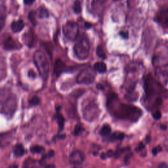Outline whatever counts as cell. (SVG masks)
<instances>
[{
    "label": "cell",
    "instance_id": "7c38bea8",
    "mask_svg": "<svg viewBox=\"0 0 168 168\" xmlns=\"http://www.w3.org/2000/svg\"><path fill=\"white\" fill-rule=\"evenodd\" d=\"M25 27L24 21L22 19H18L17 21H14L11 24V28L14 33H18L21 32Z\"/></svg>",
    "mask_w": 168,
    "mask_h": 168
},
{
    "label": "cell",
    "instance_id": "2e32d148",
    "mask_svg": "<svg viewBox=\"0 0 168 168\" xmlns=\"http://www.w3.org/2000/svg\"><path fill=\"white\" fill-rule=\"evenodd\" d=\"M25 153V149L22 144H18L13 148L14 156L17 158L22 156Z\"/></svg>",
    "mask_w": 168,
    "mask_h": 168
},
{
    "label": "cell",
    "instance_id": "ee69618b",
    "mask_svg": "<svg viewBox=\"0 0 168 168\" xmlns=\"http://www.w3.org/2000/svg\"><path fill=\"white\" fill-rule=\"evenodd\" d=\"M73 168H82V167H80V166H75Z\"/></svg>",
    "mask_w": 168,
    "mask_h": 168
},
{
    "label": "cell",
    "instance_id": "ab89813d",
    "mask_svg": "<svg viewBox=\"0 0 168 168\" xmlns=\"http://www.w3.org/2000/svg\"><path fill=\"white\" fill-rule=\"evenodd\" d=\"M85 27L86 28H89L91 27V24H90L89 22H86L85 23Z\"/></svg>",
    "mask_w": 168,
    "mask_h": 168
},
{
    "label": "cell",
    "instance_id": "603a6c76",
    "mask_svg": "<svg viewBox=\"0 0 168 168\" xmlns=\"http://www.w3.org/2000/svg\"><path fill=\"white\" fill-rule=\"evenodd\" d=\"M44 150H45V148L43 146H40V145H35L30 148L31 152L34 153V154L42 153L44 151Z\"/></svg>",
    "mask_w": 168,
    "mask_h": 168
},
{
    "label": "cell",
    "instance_id": "e0dca14e",
    "mask_svg": "<svg viewBox=\"0 0 168 168\" xmlns=\"http://www.w3.org/2000/svg\"><path fill=\"white\" fill-rule=\"evenodd\" d=\"M94 70L99 73L102 74L106 72V65L103 62H97L94 64Z\"/></svg>",
    "mask_w": 168,
    "mask_h": 168
},
{
    "label": "cell",
    "instance_id": "ac0fdd59",
    "mask_svg": "<svg viewBox=\"0 0 168 168\" xmlns=\"http://www.w3.org/2000/svg\"><path fill=\"white\" fill-rule=\"evenodd\" d=\"M56 118L58 122V125H59V132H60L63 130L64 126V118L63 117V116L59 111L57 112Z\"/></svg>",
    "mask_w": 168,
    "mask_h": 168
},
{
    "label": "cell",
    "instance_id": "4316f807",
    "mask_svg": "<svg viewBox=\"0 0 168 168\" xmlns=\"http://www.w3.org/2000/svg\"><path fill=\"white\" fill-rule=\"evenodd\" d=\"M83 130H84L83 127L80 124H77L74 127V135L75 136H77V135L81 134L83 131Z\"/></svg>",
    "mask_w": 168,
    "mask_h": 168
},
{
    "label": "cell",
    "instance_id": "30bf717a",
    "mask_svg": "<svg viewBox=\"0 0 168 168\" xmlns=\"http://www.w3.org/2000/svg\"><path fill=\"white\" fill-rule=\"evenodd\" d=\"M23 40L25 44L30 48L32 47L35 44V36L32 31L30 30L23 36Z\"/></svg>",
    "mask_w": 168,
    "mask_h": 168
},
{
    "label": "cell",
    "instance_id": "74e56055",
    "mask_svg": "<svg viewBox=\"0 0 168 168\" xmlns=\"http://www.w3.org/2000/svg\"><path fill=\"white\" fill-rule=\"evenodd\" d=\"M43 168H55V167L53 164H48V165H46Z\"/></svg>",
    "mask_w": 168,
    "mask_h": 168
},
{
    "label": "cell",
    "instance_id": "f546056e",
    "mask_svg": "<svg viewBox=\"0 0 168 168\" xmlns=\"http://www.w3.org/2000/svg\"><path fill=\"white\" fill-rule=\"evenodd\" d=\"M161 151V147L160 146H158L156 147H154L153 148V149H152V154L154 156H156V155L160 152Z\"/></svg>",
    "mask_w": 168,
    "mask_h": 168
},
{
    "label": "cell",
    "instance_id": "6da1fadb",
    "mask_svg": "<svg viewBox=\"0 0 168 168\" xmlns=\"http://www.w3.org/2000/svg\"><path fill=\"white\" fill-rule=\"evenodd\" d=\"M34 62L42 78L46 81L49 73V63L46 55L42 50H37L34 54Z\"/></svg>",
    "mask_w": 168,
    "mask_h": 168
},
{
    "label": "cell",
    "instance_id": "cb8c5ba5",
    "mask_svg": "<svg viewBox=\"0 0 168 168\" xmlns=\"http://www.w3.org/2000/svg\"><path fill=\"white\" fill-rule=\"evenodd\" d=\"M73 10L74 12L78 14L80 13L82 11V5H81V2L79 0H76L75 2L74 3L73 5Z\"/></svg>",
    "mask_w": 168,
    "mask_h": 168
},
{
    "label": "cell",
    "instance_id": "9a60e30c",
    "mask_svg": "<svg viewBox=\"0 0 168 168\" xmlns=\"http://www.w3.org/2000/svg\"><path fill=\"white\" fill-rule=\"evenodd\" d=\"M36 12L37 17L40 18H47L49 17V11L43 6H41L39 7Z\"/></svg>",
    "mask_w": 168,
    "mask_h": 168
},
{
    "label": "cell",
    "instance_id": "8d00e7d4",
    "mask_svg": "<svg viewBox=\"0 0 168 168\" xmlns=\"http://www.w3.org/2000/svg\"><path fill=\"white\" fill-rule=\"evenodd\" d=\"M159 168H168V166L165 163H162V164H160Z\"/></svg>",
    "mask_w": 168,
    "mask_h": 168
},
{
    "label": "cell",
    "instance_id": "8fae6325",
    "mask_svg": "<svg viewBox=\"0 0 168 168\" xmlns=\"http://www.w3.org/2000/svg\"><path fill=\"white\" fill-rule=\"evenodd\" d=\"M67 66L61 59H57L54 65V74L58 77L66 70Z\"/></svg>",
    "mask_w": 168,
    "mask_h": 168
},
{
    "label": "cell",
    "instance_id": "52a82bcc",
    "mask_svg": "<svg viewBox=\"0 0 168 168\" xmlns=\"http://www.w3.org/2000/svg\"><path fill=\"white\" fill-rule=\"evenodd\" d=\"M63 34L68 40L74 41L76 40L79 34V26L73 21H68L63 26Z\"/></svg>",
    "mask_w": 168,
    "mask_h": 168
},
{
    "label": "cell",
    "instance_id": "83f0119b",
    "mask_svg": "<svg viewBox=\"0 0 168 168\" xmlns=\"http://www.w3.org/2000/svg\"><path fill=\"white\" fill-rule=\"evenodd\" d=\"M96 55L102 59H106V55L102 49V47L101 46H99L97 47V49H96Z\"/></svg>",
    "mask_w": 168,
    "mask_h": 168
},
{
    "label": "cell",
    "instance_id": "ffe728a7",
    "mask_svg": "<svg viewBox=\"0 0 168 168\" xmlns=\"http://www.w3.org/2000/svg\"><path fill=\"white\" fill-rule=\"evenodd\" d=\"M36 161L35 160L28 158L24 161L22 168H34L36 167Z\"/></svg>",
    "mask_w": 168,
    "mask_h": 168
},
{
    "label": "cell",
    "instance_id": "8992f818",
    "mask_svg": "<svg viewBox=\"0 0 168 168\" xmlns=\"http://www.w3.org/2000/svg\"><path fill=\"white\" fill-rule=\"evenodd\" d=\"M95 78V70L91 67L84 68L77 76L76 82L80 84H91Z\"/></svg>",
    "mask_w": 168,
    "mask_h": 168
},
{
    "label": "cell",
    "instance_id": "d6986e66",
    "mask_svg": "<svg viewBox=\"0 0 168 168\" xmlns=\"http://www.w3.org/2000/svg\"><path fill=\"white\" fill-rule=\"evenodd\" d=\"M111 133V127L108 124H105L100 131L101 135L103 137H108Z\"/></svg>",
    "mask_w": 168,
    "mask_h": 168
},
{
    "label": "cell",
    "instance_id": "f35d334b",
    "mask_svg": "<svg viewBox=\"0 0 168 168\" xmlns=\"http://www.w3.org/2000/svg\"><path fill=\"white\" fill-rule=\"evenodd\" d=\"M145 140H146V143H149V142L151 141V136H150V135H147V136L145 138Z\"/></svg>",
    "mask_w": 168,
    "mask_h": 168
},
{
    "label": "cell",
    "instance_id": "9c48e42d",
    "mask_svg": "<svg viewBox=\"0 0 168 168\" xmlns=\"http://www.w3.org/2000/svg\"><path fill=\"white\" fill-rule=\"evenodd\" d=\"M3 47L5 50L7 51H12L17 50L22 48L21 44L17 42L14 38H12L11 36L8 37L4 42Z\"/></svg>",
    "mask_w": 168,
    "mask_h": 168
},
{
    "label": "cell",
    "instance_id": "b9f144b4",
    "mask_svg": "<svg viewBox=\"0 0 168 168\" xmlns=\"http://www.w3.org/2000/svg\"><path fill=\"white\" fill-rule=\"evenodd\" d=\"M8 168H18V166L17 164H12Z\"/></svg>",
    "mask_w": 168,
    "mask_h": 168
},
{
    "label": "cell",
    "instance_id": "44dd1931",
    "mask_svg": "<svg viewBox=\"0 0 168 168\" xmlns=\"http://www.w3.org/2000/svg\"><path fill=\"white\" fill-rule=\"evenodd\" d=\"M125 137V135L123 133L115 132L110 136V141H115V140H123Z\"/></svg>",
    "mask_w": 168,
    "mask_h": 168
},
{
    "label": "cell",
    "instance_id": "7bdbcfd3",
    "mask_svg": "<svg viewBox=\"0 0 168 168\" xmlns=\"http://www.w3.org/2000/svg\"><path fill=\"white\" fill-rule=\"evenodd\" d=\"M96 88H98L99 89H103V86L101 85V84H100V83H99V84H97V85H96Z\"/></svg>",
    "mask_w": 168,
    "mask_h": 168
},
{
    "label": "cell",
    "instance_id": "ba28073f",
    "mask_svg": "<svg viewBox=\"0 0 168 168\" xmlns=\"http://www.w3.org/2000/svg\"><path fill=\"white\" fill-rule=\"evenodd\" d=\"M85 159L86 156L84 153L80 151L76 150L70 154L69 161L73 166H81Z\"/></svg>",
    "mask_w": 168,
    "mask_h": 168
},
{
    "label": "cell",
    "instance_id": "d4e9b609",
    "mask_svg": "<svg viewBox=\"0 0 168 168\" xmlns=\"http://www.w3.org/2000/svg\"><path fill=\"white\" fill-rule=\"evenodd\" d=\"M40 99L37 96H34L33 97H32L30 101H29V104L30 106H37L38 105H40Z\"/></svg>",
    "mask_w": 168,
    "mask_h": 168
},
{
    "label": "cell",
    "instance_id": "1f68e13d",
    "mask_svg": "<svg viewBox=\"0 0 168 168\" xmlns=\"http://www.w3.org/2000/svg\"><path fill=\"white\" fill-rule=\"evenodd\" d=\"M28 76L29 77H30V78L34 79V78H36V74L34 72L33 70H30V71H28Z\"/></svg>",
    "mask_w": 168,
    "mask_h": 168
},
{
    "label": "cell",
    "instance_id": "7402d4cb",
    "mask_svg": "<svg viewBox=\"0 0 168 168\" xmlns=\"http://www.w3.org/2000/svg\"><path fill=\"white\" fill-rule=\"evenodd\" d=\"M36 12L34 11H31L28 14V19L30 20V22L33 24L34 26H36L37 24V21H36Z\"/></svg>",
    "mask_w": 168,
    "mask_h": 168
},
{
    "label": "cell",
    "instance_id": "5b68a950",
    "mask_svg": "<svg viewBox=\"0 0 168 168\" xmlns=\"http://www.w3.org/2000/svg\"><path fill=\"white\" fill-rule=\"evenodd\" d=\"M83 118L86 121H93L98 118L100 114L99 108L95 102H90L83 108Z\"/></svg>",
    "mask_w": 168,
    "mask_h": 168
},
{
    "label": "cell",
    "instance_id": "d6a6232c",
    "mask_svg": "<svg viewBox=\"0 0 168 168\" xmlns=\"http://www.w3.org/2000/svg\"><path fill=\"white\" fill-rule=\"evenodd\" d=\"M54 154H55V152L53 151H50L47 154H46V156H45L43 157V159L44 158H52L54 156Z\"/></svg>",
    "mask_w": 168,
    "mask_h": 168
},
{
    "label": "cell",
    "instance_id": "e575fe53",
    "mask_svg": "<svg viewBox=\"0 0 168 168\" xmlns=\"http://www.w3.org/2000/svg\"><path fill=\"white\" fill-rule=\"evenodd\" d=\"M23 1L26 5H30L35 2V0H23Z\"/></svg>",
    "mask_w": 168,
    "mask_h": 168
},
{
    "label": "cell",
    "instance_id": "d590c367",
    "mask_svg": "<svg viewBox=\"0 0 168 168\" xmlns=\"http://www.w3.org/2000/svg\"><path fill=\"white\" fill-rule=\"evenodd\" d=\"M120 36L122 37H124V38H127L128 37V33L126 32H120Z\"/></svg>",
    "mask_w": 168,
    "mask_h": 168
},
{
    "label": "cell",
    "instance_id": "7a4b0ae2",
    "mask_svg": "<svg viewBox=\"0 0 168 168\" xmlns=\"http://www.w3.org/2000/svg\"><path fill=\"white\" fill-rule=\"evenodd\" d=\"M119 111H115L114 115L118 118L130 120L133 121H137L142 114V111L136 106L121 104Z\"/></svg>",
    "mask_w": 168,
    "mask_h": 168
},
{
    "label": "cell",
    "instance_id": "277c9868",
    "mask_svg": "<svg viewBox=\"0 0 168 168\" xmlns=\"http://www.w3.org/2000/svg\"><path fill=\"white\" fill-rule=\"evenodd\" d=\"M17 98L14 95H11L6 99L2 105V111L7 118H12L17 111Z\"/></svg>",
    "mask_w": 168,
    "mask_h": 168
},
{
    "label": "cell",
    "instance_id": "484cf974",
    "mask_svg": "<svg viewBox=\"0 0 168 168\" xmlns=\"http://www.w3.org/2000/svg\"><path fill=\"white\" fill-rule=\"evenodd\" d=\"M114 152H113L111 150H109L105 153H102L101 155V158L104 160H106L107 158H111L112 156H114Z\"/></svg>",
    "mask_w": 168,
    "mask_h": 168
},
{
    "label": "cell",
    "instance_id": "836d02e7",
    "mask_svg": "<svg viewBox=\"0 0 168 168\" xmlns=\"http://www.w3.org/2000/svg\"><path fill=\"white\" fill-rule=\"evenodd\" d=\"M131 157H132V153H130V154L126 155V156H125V158H124V162L126 164H128L129 160H130V158Z\"/></svg>",
    "mask_w": 168,
    "mask_h": 168
},
{
    "label": "cell",
    "instance_id": "4dcf8cb0",
    "mask_svg": "<svg viewBox=\"0 0 168 168\" xmlns=\"http://www.w3.org/2000/svg\"><path fill=\"white\" fill-rule=\"evenodd\" d=\"M152 116H153V118L155 119V120H158L161 118V112L159 111H156L155 112H154L152 114Z\"/></svg>",
    "mask_w": 168,
    "mask_h": 168
},
{
    "label": "cell",
    "instance_id": "f1b7e54d",
    "mask_svg": "<svg viewBox=\"0 0 168 168\" xmlns=\"http://www.w3.org/2000/svg\"><path fill=\"white\" fill-rule=\"evenodd\" d=\"M145 147V145H144V143H143V142H140V143H139L138 146L136 147V148H135V151L139 152L141 151H143L144 148Z\"/></svg>",
    "mask_w": 168,
    "mask_h": 168
},
{
    "label": "cell",
    "instance_id": "60d3db41",
    "mask_svg": "<svg viewBox=\"0 0 168 168\" xmlns=\"http://www.w3.org/2000/svg\"><path fill=\"white\" fill-rule=\"evenodd\" d=\"M160 129H161L162 130H167V126H166L165 124H161L160 126Z\"/></svg>",
    "mask_w": 168,
    "mask_h": 168
},
{
    "label": "cell",
    "instance_id": "5bb4252c",
    "mask_svg": "<svg viewBox=\"0 0 168 168\" xmlns=\"http://www.w3.org/2000/svg\"><path fill=\"white\" fill-rule=\"evenodd\" d=\"M6 20V8L4 5H0V32L3 28Z\"/></svg>",
    "mask_w": 168,
    "mask_h": 168
},
{
    "label": "cell",
    "instance_id": "f6af8a7d",
    "mask_svg": "<svg viewBox=\"0 0 168 168\" xmlns=\"http://www.w3.org/2000/svg\"><path fill=\"white\" fill-rule=\"evenodd\" d=\"M114 1H118V0H114Z\"/></svg>",
    "mask_w": 168,
    "mask_h": 168
},
{
    "label": "cell",
    "instance_id": "3957f363",
    "mask_svg": "<svg viewBox=\"0 0 168 168\" xmlns=\"http://www.w3.org/2000/svg\"><path fill=\"white\" fill-rule=\"evenodd\" d=\"M90 45L87 36L84 34L77 36L74 46V51L80 60H86L89 54Z\"/></svg>",
    "mask_w": 168,
    "mask_h": 168
},
{
    "label": "cell",
    "instance_id": "4fadbf2b",
    "mask_svg": "<svg viewBox=\"0 0 168 168\" xmlns=\"http://www.w3.org/2000/svg\"><path fill=\"white\" fill-rule=\"evenodd\" d=\"M157 20L166 27H168V10H164L159 12Z\"/></svg>",
    "mask_w": 168,
    "mask_h": 168
}]
</instances>
